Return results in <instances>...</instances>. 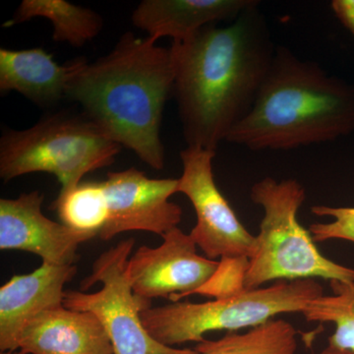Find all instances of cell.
Wrapping results in <instances>:
<instances>
[{
  "mask_svg": "<svg viewBox=\"0 0 354 354\" xmlns=\"http://www.w3.org/2000/svg\"><path fill=\"white\" fill-rule=\"evenodd\" d=\"M53 209L67 227L99 236L108 221L109 211L102 183H81L64 194H58Z\"/></svg>",
  "mask_w": 354,
  "mask_h": 354,
  "instance_id": "obj_19",
  "label": "cell"
},
{
  "mask_svg": "<svg viewBox=\"0 0 354 354\" xmlns=\"http://www.w3.org/2000/svg\"><path fill=\"white\" fill-rule=\"evenodd\" d=\"M354 131V85L278 46L252 109L227 141L249 150H291Z\"/></svg>",
  "mask_w": 354,
  "mask_h": 354,
  "instance_id": "obj_3",
  "label": "cell"
},
{
  "mask_svg": "<svg viewBox=\"0 0 354 354\" xmlns=\"http://www.w3.org/2000/svg\"><path fill=\"white\" fill-rule=\"evenodd\" d=\"M257 0H144L133 11L132 23L158 41H185L206 26L230 22Z\"/></svg>",
  "mask_w": 354,
  "mask_h": 354,
  "instance_id": "obj_14",
  "label": "cell"
},
{
  "mask_svg": "<svg viewBox=\"0 0 354 354\" xmlns=\"http://www.w3.org/2000/svg\"><path fill=\"white\" fill-rule=\"evenodd\" d=\"M76 274V265L43 263L0 288V351H18L26 326L44 311L64 305V286Z\"/></svg>",
  "mask_w": 354,
  "mask_h": 354,
  "instance_id": "obj_12",
  "label": "cell"
},
{
  "mask_svg": "<svg viewBox=\"0 0 354 354\" xmlns=\"http://www.w3.org/2000/svg\"><path fill=\"white\" fill-rule=\"evenodd\" d=\"M23 354H113L104 326L91 312L62 306L44 311L26 326Z\"/></svg>",
  "mask_w": 354,
  "mask_h": 354,
  "instance_id": "obj_13",
  "label": "cell"
},
{
  "mask_svg": "<svg viewBox=\"0 0 354 354\" xmlns=\"http://www.w3.org/2000/svg\"><path fill=\"white\" fill-rule=\"evenodd\" d=\"M134 244V239H124L100 255L81 281V290H65L64 307L94 314L111 339L113 354H199L194 348L160 344L144 327L141 314L152 307V300L137 295L128 279Z\"/></svg>",
  "mask_w": 354,
  "mask_h": 354,
  "instance_id": "obj_7",
  "label": "cell"
},
{
  "mask_svg": "<svg viewBox=\"0 0 354 354\" xmlns=\"http://www.w3.org/2000/svg\"><path fill=\"white\" fill-rule=\"evenodd\" d=\"M250 197L262 207L264 216L256 235L255 251L241 274L242 290H256L270 281H354L353 268L324 256L309 230L298 221V212L306 199L301 184L295 179L279 183L265 177L254 184Z\"/></svg>",
  "mask_w": 354,
  "mask_h": 354,
  "instance_id": "obj_4",
  "label": "cell"
},
{
  "mask_svg": "<svg viewBox=\"0 0 354 354\" xmlns=\"http://www.w3.org/2000/svg\"><path fill=\"white\" fill-rule=\"evenodd\" d=\"M162 237L164 241L160 246H141L130 256L128 279L139 297L180 301L209 283L220 269L221 262L199 255L190 234L179 227Z\"/></svg>",
  "mask_w": 354,
  "mask_h": 354,
  "instance_id": "obj_9",
  "label": "cell"
},
{
  "mask_svg": "<svg viewBox=\"0 0 354 354\" xmlns=\"http://www.w3.org/2000/svg\"><path fill=\"white\" fill-rule=\"evenodd\" d=\"M297 346V330L292 324L274 318L244 333L205 339L194 349L199 354H295Z\"/></svg>",
  "mask_w": 354,
  "mask_h": 354,
  "instance_id": "obj_17",
  "label": "cell"
},
{
  "mask_svg": "<svg viewBox=\"0 0 354 354\" xmlns=\"http://www.w3.org/2000/svg\"><path fill=\"white\" fill-rule=\"evenodd\" d=\"M311 213L318 216H330V223H314L309 225L310 234L315 242L341 239L354 243V207L314 206Z\"/></svg>",
  "mask_w": 354,
  "mask_h": 354,
  "instance_id": "obj_20",
  "label": "cell"
},
{
  "mask_svg": "<svg viewBox=\"0 0 354 354\" xmlns=\"http://www.w3.org/2000/svg\"><path fill=\"white\" fill-rule=\"evenodd\" d=\"M333 295L311 300L301 312L308 322L332 323L330 348L354 351V281H330Z\"/></svg>",
  "mask_w": 354,
  "mask_h": 354,
  "instance_id": "obj_18",
  "label": "cell"
},
{
  "mask_svg": "<svg viewBox=\"0 0 354 354\" xmlns=\"http://www.w3.org/2000/svg\"><path fill=\"white\" fill-rule=\"evenodd\" d=\"M87 62L76 58L59 65L43 48H0V91L19 93L38 106H53L66 97L69 83Z\"/></svg>",
  "mask_w": 354,
  "mask_h": 354,
  "instance_id": "obj_15",
  "label": "cell"
},
{
  "mask_svg": "<svg viewBox=\"0 0 354 354\" xmlns=\"http://www.w3.org/2000/svg\"><path fill=\"white\" fill-rule=\"evenodd\" d=\"M48 19L53 27V39L81 48L94 39L102 29V18L95 11L65 0H23L12 19L4 27L21 24L32 18Z\"/></svg>",
  "mask_w": 354,
  "mask_h": 354,
  "instance_id": "obj_16",
  "label": "cell"
},
{
  "mask_svg": "<svg viewBox=\"0 0 354 354\" xmlns=\"http://www.w3.org/2000/svg\"><path fill=\"white\" fill-rule=\"evenodd\" d=\"M0 354H23L20 351H1Z\"/></svg>",
  "mask_w": 354,
  "mask_h": 354,
  "instance_id": "obj_23",
  "label": "cell"
},
{
  "mask_svg": "<svg viewBox=\"0 0 354 354\" xmlns=\"http://www.w3.org/2000/svg\"><path fill=\"white\" fill-rule=\"evenodd\" d=\"M121 147L82 114L46 116L25 130L0 138V177L10 181L46 172L57 177L59 194L77 187L88 172L113 165Z\"/></svg>",
  "mask_w": 354,
  "mask_h": 354,
  "instance_id": "obj_6",
  "label": "cell"
},
{
  "mask_svg": "<svg viewBox=\"0 0 354 354\" xmlns=\"http://www.w3.org/2000/svg\"><path fill=\"white\" fill-rule=\"evenodd\" d=\"M102 184L109 211L108 221L99 234L102 241L134 230L162 236L178 227L183 209L169 200L177 193L178 178H150L130 167L109 172Z\"/></svg>",
  "mask_w": 354,
  "mask_h": 354,
  "instance_id": "obj_10",
  "label": "cell"
},
{
  "mask_svg": "<svg viewBox=\"0 0 354 354\" xmlns=\"http://www.w3.org/2000/svg\"><path fill=\"white\" fill-rule=\"evenodd\" d=\"M330 7L339 22L354 35V0H333Z\"/></svg>",
  "mask_w": 354,
  "mask_h": 354,
  "instance_id": "obj_21",
  "label": "cell"
},
{
  "mask_svg": "<svg viewBox=\"0 0 354 354\" xmlns=\"http://www.w3.org/2000/svg\"><path fill=\"white\" fill-rule=\"evenodd\" d=\"M324 295L316 279L278 281L268 288L239 290L201 304L171 302L142 312L144 327L156 341L171 348L204 342L209 332L251 329L281 314L301 313Z\"/></svg>",
  "mask_w": 354,
  "mask_h": 354,
  "instance_id": "obj_5",
  "label": "cell"
},
{
  "mask_svg": "<svg viewBox=\"0 0 354 354\" xmlns=\"http://www.w3.org/2000/svg\"><path fill=\"white\" fill-rule=\"evenodd\" d=\"M319 354H354V351L330 348V346H328L327 348H324Z\"/></svg>",
  "mask_w": 354,
  "mask_h": 354,
  "instance_id": "obj_22",
  "label": "cell"
},
{
  "mask_svg": "<svg viewBox=\"0 0 354 354\" xmlns=\"http://www.w3.org/2000/svg\"><path fill=\"white\" fill-rule=\"evenodd\" d=\"M171 50L184 140L216 152L252 109L276 55L259 2L227 25L172 43Z\"/></svg>",
  "mask_w": 354,
  "mask_h": 354,
  "instance_id": "obj_1",
  "label": "cell"
},
{
  "mask_svg": "<svg viewBox=\"0 0 354 354\" xmlns=\"http://www.w3.org/2000/svg\"><path fill=\"white\" fill-rule=\"evenodd\" d=\"M44 195L23 193L0 200V249L26 251L50 265H76L78 247L95 235L50 220L41 212Z\"/></svg>",
  "mask_w": 354,
  "mask_h": 354,
  "instance_id": "obj_11",
  "label": "cell"
},
{
  "mask_svg": "<svg viewBox=\"0 0 354 354\" xmlns=\"http://www.w3.org/2000/svg\"><path fill=\"white\" fill-rule=\"evenodd\" d=\"M174 85L171 48L129 32L106 57L84 65L65 99L77 102L83 115L113 141L160 171L165 167L160 124Z\"/></svg>",
  "mask_w": 354,
  "mask_h": 354,
  "instance_id": "obj_2",
  "label": "cell"
},
{
  "mask_svg": "<svg viewBox=\"0 0 354 354\" xmlns=\"http://www.w3.org/2000/svg\"><path fill=\"white\" fill-rule=\"evenodd\" d=\"M216 152L195 147L181 151L183 176L177 193L189 199L196 213V225L190 235L211 260L246 264L253 255L256 236L237 218L215 183L213 160Z\"/></svg>",
  "mask_w": 354,
  "mask_h": 354,
  "instance_id": "obj_8",
  "label": "cell"
}]
</instances>
